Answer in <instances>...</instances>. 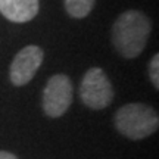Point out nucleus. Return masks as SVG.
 Listing matches in <instances>:
<instances>
[{
	"mask_svg": "<svg viewBox=\"0 0 159 159\" xmlns=\"http://www.w3.org/2000/svg\"><path fill=\"white\" fill-rule=\"evenodd\" d=\"M96 0H65V9L69 16L85 18L91 12Z\"/></svg>",
	"mask_w": 159,
	"mask_h": 159,
	"instance_id": "obj_7",
	"label": "nucleus"
},
{
	"mask_svg": "<svg viewBox=\"0 0 159 159\" xmlns=\"http://www.w3.org/2000/svg\"><path fill=\"white\" fill-rule=\"evenodd\" d=\"M114 87L102 68H90L83 77L80 97L90 109H103L114 100Z\"/></svg>",
	"mask_w": 159,
	"mask_h": 159,
	"instance_id": "obj_3",
	"label": "nucleus"
},
{
	"mask_svg": "<svg viewBox=\"0 0 159 159\" xmlns=\"http://www.w3.org/2000/svg\"><path fill=\"white\" fill-rule=\"evenodd\" d=\"M115 127L122 136L142 140L158 130L159 116L153 108L144 103H128L115 114Z\"/></svg>",
	"mask_w": 159,
	"mask_h": 159,
	"instance_id": "obj_2",
	"label": "nucleus"
},
{
	"mask_svg": "<svg viewBox=\"0 0 159 159\" xmlns=\"http://www.w3.org/2000/svg\"><path fill=\"white\" fill-rule=\"evenodd\" d=\"M0 13L12 22H28L39 13V0H0Z\"/></svg>",
	"mask_w": 159,
	"mask_h": 159,
	"instance_id": "obj_6",
	"label": "nucleus"
},
{
	"mask_svg": "<svg viewBox=\"0 0 159 159\" xmlns=\"http://www.w3.org/2000/svg\"><path fill=\"white\" fill-rule=\"evenodd\" d=\"M44 52L39 46H27L22 50L16 53L11 65V81L13 85L21 87V85L28 84L39 71L40 65L43 62Z\"/></svg>",
	"mask_w": 159,
	"mask_h": 159,
	"instance_id": "obj_5",
	"label": "nucleus"
},
{
	"mask_svg": "<svg viewBox=\"0 0 159 159\" xmlns=\"http://www.w3.org/2000/svg\"><path fill=\"white\" fill-rule=\"evenodd\" d=\"M72 103V83L63 74L53 75L43 91V111L50 118L62 116Z\"/></svg>",
	"mask_w": 159,
	"mask_h": 159,
	"instance_id": "obj_4",
	"label": "nucleus"
},
{
	"mask_svg": "<svg viewBox=\"0 0 159 159\" xmlns=\"http://www.w3.org/2000/svg\"><path fill=\"white\" fill-rule=\"evenodd\" d=\"M149 75H150L152 84L158 89L159 87V55H155L153 59L150 61V65H149Z\"/></svg>",
	"mask_w": 159,
	"mask_h": 159,
	"instance_id": "obj_8",
	"label": "nucleus"
},
{
	"mask_svg": "<svg viewBox=\"0 0 159 159\" xmlns=\"http://www.w3.org/2000/svg\"><path fill=\"white\" fill-rule=\"evenodd\" d=\"M0 159H18L16 156L11 152H5V150H0Z\"/></svg>",
	"mask_w": 159,
	"mask_h": 159,
	"instance_id": "obj_9",
	"label": "nucleus"
},
{
	"mask_svg": "<svg viewBox=\"0 0 159 159\" xmlns=\"http://www.w3.org/2000/svg\"><path fill=\"white\" fill-rule=\"evenodd\" d=\"M152 31L149 18L139 11L121 13L112 27V43L122 57H137L146 47Z\"/></svg>",
	"mask_w": 159,
	"mask_h": 159,
	"instance_id": "obj_1",
	"label": "nucleus"
}]
</instances>
